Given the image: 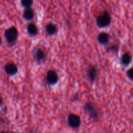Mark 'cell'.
I'll list each match as a JSON object with an SVG mask.
<instances>
[{"label":"cell","mask_w":133,"mask_h":133,"mask_svg":"<svg viewBox=\"0 0 133 133\" xmlns=\"http://www.w3.org/2000/svg\"><path fill=\"white\" fill-rule=\"evenodd\" d=\"M111 21L112 18L110 14L107 12H104L103 13L97 16V19H96V23L99 27L103 28V27H106L110 25Z\"/></svg>","instance_id":"obj_1"},{"label":"cell","mask_w":133,"mask_h":133,"mask_svg":"<svg viewBox=\"0 0 133 133\" xmlns=\"http://www.w3.org/2000/svg\"><path fill=\"white\" fill-rule=\"evenodd\" d=\"M84 111L88 116L93 119L98 118V112L94 105L91 102H87L84 106Z\"/></svg>","instance_id":"obj_2"},{"label":"cell","mask_w":133,"mask_h":133,"mask_svg":"<svg viewBox=\"0 0 133 133\" xmlns=\"http://www.w3.org/2000/svg\"><path fill=\"white\" fill-rule=\"evenodd\" d=\"M18 30L14 27H10L8 29H6L5 32V38H6V41L8 42V43H10V44L16 41V40L18 38Z\"/></svg>","instance_id":"obj_3"},{"label":"cell","mask_w":133,"mask_h":133,"mask_svg":"<svg viewBox=\"0 0 133 133\" xmlns=\"http://www.w3.org/2000/svg\"><path fill=\"white\" fill-rule=\"evenodd\" d=\"M68 123L69 126L71 128H77L80 126L81 121L80 117L77 114L71 113L68 116Z\"/></svg>","instance_id":"obj_4"},{"label":"cell","mask_w":133,"mask_h":133,"mask_svg":"<svg viewBox=\"0 0 133 133\" xmlns=\"http://www.w3.org/2000/svg\"><path fill=\"white\" fill-rule=\"evenodd\" d=\"M46 80L48 84L51 85L55 84L58 81V74L54 70H49L46 74Z\"/></svg>","instance_id":"obj_5"},{"label":"cell","mask_w":133,"mask_h":133,"mask_svg":"<svg viewBox=\"0 0 133 133\" xmlns=\"http://www.w3.org/2000/svg\"><path fill=\"white\" fill-rule=\"evenodd\" d=\"M5 71L9 75H14L18 72V67L15 64L9 62L5 65Z\"/></svg>","instance_id":"obj_6"},{"label":"cell","mask_w":133,"mask_h":133,"mask_svg":"<svg viewBox=\"0 0 133 133\" xmlns=\"http://www.w3.org/2000/svg\"><path fill=\"white\" fill-rule=\"evenodd\" d=\"M132 55L129 52L123 53L121 57V62L124 66H128L132 62Z\"/></svg>","instance_id":"obj_7"},{"label":"cell","mask_w":133,"mask_h":133,"mask_svg":"<svg viewBox=\"0 0 133 133\" xmlns=\"http://www.w3.org/2000/svg\"><path fill=\"white\" fill-rule=\"evenodd\" d=\"M58 31L57 26L53 23H49L45 26V32L48 35L53 36L55 35Z\"/></svg>","instance_id":"obj_8"},{"label":"cell","mask_w":133,"mask_h":133,"mask_svg":"<svg viewBox=\"0 0 133 133\" xmlns=\"http://www.w3.org/2000/svg\"><path fill=\"white\" fill-rule=\"evenodd\" d=\"M109 39H110V36L108 33L105 32H101L97 36V41L99 44L102 45H106L109 43Z\"/></svg>","instance_id":"obj_9"},{"label":"cell","mask_w":133,"mask_h":133,"mask_svg":"<svg viewBox=\"0 0 133 133\" xmlns=\"http://www.w3.org/2000/svg\"><path fill=\"white\" fill-rule=\"evenodd\" d=\"M87 75L91 82H94L97 77V69L94 66H90L87 71Z\"/></svg>","instance_id":"obj_10"},{"label":"cell","mask_w":133,"mask_h":133,"mask_svg":"<svg viewBox=\"0 0 133 133\" xmlns=\"http://www.w3.org/2000/svg\"><path fill=\"white\" fill-rule=\"evenodd\" d=\"M23 16L26 20H32L35 16V12H34L33 9L32 8H28V9H25L23 13Z\"/></svg>","instance_id":"obj_11"},{"label":"cell","mask_w":133,"mask_h":133,"mask_svg":"<svg viewBox=\"0 0 133 133\" xmlns=\"http://www.w3.org/2000/svg\"><path fill=\"white\" fill-rule=\"evenodd\" d=\"M27 31L30 36H36L38 34L37 26L33 23H31L27 25Z\"/></svg>","instance_id":"obj_12"},{"label":"cell","mask_w":133,"mask_h":133,"mask_svg":"<svg viewBox=\"0 0 133 133\" xmlns=\"http://www.w3.org/2000/svg\"><path fill=\"white\" fill-rule=\"evenodd\" d=\"M45 53L44 50H42V49H38L37 50L35 51V60H36V61L40 62V61H44V60L45 59Z\"/></svg>","instance_id":"obj_13"},{"label":"cell","mask_w":133,"mask_h":133,"mask_svg":"<svg viewBox=\"0 0 133 133\" xmlns=\"http://www.w3.org/2000/svg\"><path fill=\"white\" fill-rule=\"evenodd\" d=\"M21 5L25 9H28L31 8L32 3H33V0H21Z\"/></svg>","instance_id":"obj_14"},{"label":"cell","mask_w":133,"mask_h":133,"mask_svg":"<svg viewBox=\"0 0 133 133\" xmlns=\"http://www.w3.org/2000/svg\"><path fill=\"white\" fill-rule=\"evenodd\" d=\"M126 74H127V76L129 79L133 81V68L129 69L127 71Z\"/></svg>","instance_id":"obj_15"},{"label":"cell","mask_w":133,"mask_h":133,"mask_svg":"<svg viewBox=\"0 0 133 133\" xmlns=\"http://www.w3.org/2000/svg\"><path fill=\"white\" fill-rule=\"evenodd\" d=\"M118 50V46L117 45H113L109 48V49L108 51H117Z\"/></svg>","instance_id":"obj_16"},{"label":"cell","mask_w":133,"mask_h":133,"mask_svg":"<svg viewBox=\"0 0 133 133\" xmlns=\"http://www.w3.org/2000/svg\"><path fill=\"white\" fill-rule=\"evenodd\" d=\"M2 103H3V101H2V99H1V97H0V106L2 105Z\"/></svg>","instance_id":"obj_17"},{"label":"cell","mask_w":133,"mask_h":133,"mask_svg":"<svg viewBox=\"0 0 133 133\" xmlns=\"http://www.w3.org/2000/svg\"><path fill=\"white\" fill-rule=\"evenodd\" d=\"M0 133H9V132H6V131H1V132H0Z\"/></svg>","instance_id":"obj_18"},{"label":"cell","mask_w":133,"mask_h":133,"mask_svg":"<svg viewBox=\"0 0 133 133\" xmlns=\"http://www.w3.org/2000/svg\"><path fill=\"white\" fill-rule=\"evenodd\" d=\"M1 38H0V44H1Z\"/></svg>","instance_id":"obj_19"},{"label":"cell","mask_w":133,"mask_h":133,"mask_svg":"<svg viewBox=\"0 0 133 133\" xmlns=\"http://www.w3.org/2000/svg\"><path fill=\"white\" fill-rule=\"evenodd\" d=\"M12 133H18V132H12Z\"/></svg>","instance_id":"obj_20"}]
</instances>
